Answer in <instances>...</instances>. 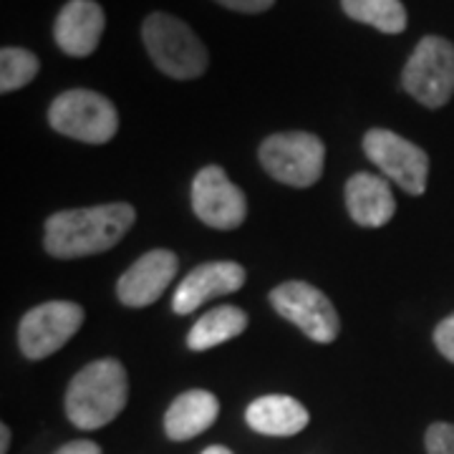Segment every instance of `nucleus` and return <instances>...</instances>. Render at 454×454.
<instances>
[{"instance_id":"17","label":"nucleus","mask_w":454,"mask_h":454,"mask_svg":"<svg viewBox=\"0 0 454 454\" xmlns=\"http://www.w3.org/2000/svg\"><path fill=\"white\" fill-rule=\"evenodd\" d=\"M247 313L238 306H220V309L207 310L190 331L187 346L192 351H207L225 340L240 336L247 328Z\"/></svg>"},{"instance_id":"12","label":"nucleus","mask_w":454,"mask_h":454,"mask_svg":"<svg viewBox=\"0 0 454 454\" xmlns=\"http://www.w3.org/2000/svg\"><path fill=\"white\" fill-rule=\"evenodd\" d=\"M245 286V268L232 260L202 262L184 278L172 295V310L177 316H190L212 298L238 293Z\"/></svg>"},{"instance_id":"14","label":"nucleus","mask_w":454,"mask_h":454,"mask_svg":"<svg viewBox=\"0 0 454 454\" xmlns=\"http://www.w3.org/2000/svg\"><path fill=\"white\" fill-rule=\"evenodd\" d=\"M346 207L361 227H384L396 212V200L384 177L358 172L346 182Z\"/></svg>"},{"instance_id":"7","label":"nucleus","mask_w":454,"mask_h":454,"mask_svg":"<svg viewBox=\"0 0 454 454\" xmlns=\"http://www.w3.org/2000/svg\"><path fill=\"white\" fill-rule=\"evenodd\" d=\"M83 324V309L71 301H49L31 309L18 325V346L31 361L61 351Z\"/></svg>"},{"instance_id":"20","label":"nucleus","mask_w":454,"mask_h":454,"mask_svg":"<svg viewBox=\"0 0 454 454\" xmlns=\"http://www.w3.org/2000/svg\"><path fill=\"white\" fill-rule=\"evenodd\" d=\"M427 454H454V424L437 422L427 429Z\"/></svg>"},{"instance_id":"13","label":"nucleus","mask_w":454,"mask_h":454,"mask_svg":"<svg viewBox=\"0 0 454 454\" xmlns=\"http://www.w3.org/2000/svg\"><path fill=\"white\" fill-rule=\"evenodd\" d=\"M106 28L104 8L97 0H68L53 23V38L66 56L86 59L98 49Z\"/></svg>"},{"instance_id":"5","label":"nucleus","mask_w":454,"mask_h":454,"mask_svg":"<svg viewBox=\"0 0 454 454\" xmlns=\"http://www.w3.org/2000/svg\"><path fill=\"white\" fill-rule=\"evenodd\" d=\"M262 169L288 187H310L324 175L325 145L309 131H283L258 149Z\"/></svg>"},{"instance_id":"9","label":"nucleus","mask_w":454,"mask_h":454,"mask_svg":"<svg viewBox=\"0 0 454 454\" xmlns=\"http://www.w3.org/2000/svg\"><path fill=\"white\" fill-rule=\"evenodd\" d=\"M364 152L404 192L419 197L427 190L429 157L422 146L389 129H372L364 137Z\"/></svg>"},{"instance_id":"23","label":"nucleus","mask_w":454,"mask_h":454,"mask_svg":"<svg viewBox=\"0 0 454 454\" xmlns=\"http://www.w3.org/2000/svg\"><path fill=\"white\" fill-rule=\"evenodd\" d=\"M56 454H104V452H101V447H98L97 442L76 439V442H68V444H64V447H61Z\"/></svg>"},{"instance_id":"18","label":"nucleus","mask_w":454,"mask_h":454,"mask_svg":"<svg viewBox=\"0 0 454 454\" xmlns=\"http://www.w3.org/2000/svg\"><path fill=\"white\" fill-rule=\"evenodd\" d=\"M343 13L358 20L373 26L381 33H404L406 31V8L402 0H340Z\"/></svg>"},{"instance_id":"2","label":"nucleus","mask_w":454,"mask_h":454,"mask_svg":"<svg viewBox=\"0 0 454 454\" xmlns=\"http://www.w3.org/2000/svg\"><path fill=\"white\" fill-rule=\"evenodd\" d=\"M129 379L116 358H98L83 366L66 389V417L79 429H101L127 406Z\"/></svg>"},{"instance_id":"25","label":"nucleus","mask_w":454,"mask_h":454,"mask_svg":"<svg viewBox=\"0 0 454 454\" xmlns=\"http://www.w3.org/2000/svg\"><path fill=\"white\" fill-rule=\"evenodd\" d=\"M202 454H232L227 447H223V444H212V447H207Z\"/></svg>"},{"instance_id":"16","label":"nucleus","mask_w":454,"mask_h":454,"mask_svg":"<svg viewBox=\"0 0 454 454\" xmlns=\"http://www.w3.org/2000/svg\"><path fill=\"white\" fill-rule=\"evenodd\" d=\"M220 402L212 391L192 389L179 394L164 414V432L172 442H187L217 422Z\"/></svg>"},{"instance_id":"19","label":"nucleus","mask_w":454,"mask_h":454,"mask_svg":"<svg viewBox=\"0 0 454 454\" xmlns=\"http://www.w3.org/2000/svg\"><path fill=\"white\" fill-rule=\"evenodd\" d=\"M38 68H41V61L35 53L18 49V46H5L0 51V91L11 94L28 86L35 79Z\"/></svg>"},{"instance_id":"24","label":"nucleus","mask_w":454,"mask_h":454,"mask_svg":"<svg viewBox=\"0 0 454 454\" xmlns=\"http://www.w3.org/2000/svg\"><path fill=\"white\" fill-rule=\"evenodd\" d=\"M8 447H11V427L0 424V454H8Z\"/></svg>"},{"instance_id":"11","label":"nucleus","mask_w":454,"mask_h":454,"mask_svg":"<svg viewBox=\"0 0 454 454\" xmlns=\"http://www.w3.org/2000/svg\"><path fill=\"white\" fill-rule=\"evenodd\" d=\"M179 260L172 250H149L116 283V295L129 309H146L162 298L177 276Z\"/></svg>"},{"instance_id":"15","label":"nucleus","mask_w":454,"mask_h":454,"mask_svg":"<svg viewBox=\"0 0 454 454\" xmlns=\"http://www.w3.org/2000/svg\"><path fill=\"white\" fill-rule=\"evenodd\" d=\"M245 419L253 432L265 434V437H293L309 427L310 414L309 409L293 396L268 394L247 406Z\"/></svg>"},{"instance_id":"10","label":"nucleus","mask_w":454,"mask_h":454,"mask_svg":"<svg viewBox=\"0 0 454 454\" xmlns=\"http://www.w3.org/2000/svg\"><path fill=\"white\" fill-rule=\"evenodd\" d=\"M192 210L207 227L235 230L245 223L247 200L238 184H232L223 167L210 164L197 172L192 182Z\"/></svg>"},{"instance_id":"8","label":"nucleus","mask_w":454,"mask_h":454,"mask_svg":"<svg viewBox=\"0 0 454 454\" xmlns=\"http://www.w3.org/2000/svg\"><path fill=\"white\" fill-rule=\"evenodd\" d=\"M273 309L298 325L316 343H333L339 339L340 318L328 295L303 280H288L270 293Z\"/></svg>"},{"instance_id":"22","label":"nucleus","mask_w":454,"mask_h":454,"mask_svg":"<svg viewBox=\"0 0 454 454\" xmlns=\"http://www.w3.org/2000/svg\"><path fill=\"white\" fill-rule=\"evenodd\" d=\"M220 5H225L230 11H238V13H262L268 8H273L276 0H215Z\"/></svg>"},{"instance_id":"1","label":"nucleus","mask_w":454,"mask_h":454,"mask_svg":"<svg viewBox=\"0 0 454 454\" xmlns=\"http://www.w3.org/2000/svg\"><path fill=\"white\" fill-rule=\"evenodd\" d=\"M137 212L129 202H109L82 210H64L46 220L43 247L53 258H83L106 253L134 225Z\"/></svg>"},{"instance_id":"4","label":"nucleus","mask_w":454,"mask_h":454,"mask_svg":"<svg viewBox=\"0 0 454 454\" xmlns=\"http://www.w3.org/2000/svg\"><path fill=\"white\" fill-rule=\"evenodd\" d=\"M49 124L83 145H106L119 129L116 106L89 89H71L51 101Z\"/></svg>"},{"instance_id":"21","label":"nucleus","mask_w":454,"mask_h":454,"mask_svg":"<svg viewBox=\"0 0 454 454\" xmlns=\"http://www.w3.org/2000/svg\"><path fill=\"white\" fill-rule=\"evenodd\" d=\"M434 346H437L442 356L454 364V313L452 316H447V318L434 328Z\"/></svg>"},{"instance_id":"6","label":"nucleus","mask_w":454,"mask_h":454,"mask_svg":"<svg viewBox=\"0 0 454 454\" xmlns=\"http://www.w3.org/2000/svg\"><path fill=\"white\" fill-rule=\"evenodd\" d=\"M402 86L427 109H442L454 97V46L442 35H427L409 56Z\"/></svg>"},{"instance_id":"3","label":"nucleus","mask_w":454,"mask_h":454,"mask_svg":"<svg viewBox=\"0 0 454 454\" xmlns=\"http://www.w3.org/2000/svg\"><path fill=\"white\" fill-rule=\"evenodd\" d=\"M142 41L154 66L177 82H190L207 71L210 53L200 35L179 18L167 13L146 16Z\"/></svg>"}]
</instances>
